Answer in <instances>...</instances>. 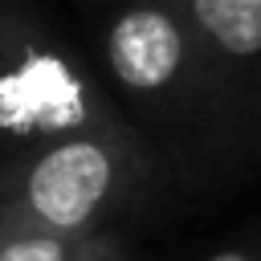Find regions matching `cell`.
Instances as JSON below:
<instances>
[{
	"label": "cell",
	"instance_id": "6da1fadb",
	"mask_svg": "<svg viewBox=\"0 0 261 261\" xmlns=\"http://www.w3.org/2000/svg\"><path fill=\"white\" fill-rule=\"evenodd\" d=\"M102 61L130 110L167 139L188 184L232 179L261 159V135L220 82L184 0H126L102 24Z\"/></svg>",
	"mask_w": 261,
	"mask_h": 261
},
{
	"label": "cell",
	"instance_id": "8992f818",
	"mask_svg": "<svg viewBox=\"0 0 261 261\" xmlns=\"http://www.w3.org/2000/svg\"><path fill=\"white\" fill-rule=\"evenodd\" d=\"M204 261H261V245H253V241H241V245H224V249L208 253Z\"/></svg>",
	"mask_w": 261,
	"mask_h": 261
},
{
	"label": "cell",
	"instance_id": "277c9868",
	"mask_svg": "<svg viewBox=\"0 0 261 261\" xmlns=\"http://www.w3.org/2000/svg\"><path fill=\"white\" fill-rule=\"evenodd\" d=\"M220 82L261 135V0H184Z\"/></svg>",
	"mask_w": 261,
	"mask_h": 261
},
{
	"label": "cell",
	"instance_id": "3957f363",
	"mask_svg": "<svg viewBox=\"0 0 261 261\" xmlns=\"http://www.w3.org/2000/svg\"><path fill=\"white\" fill-rule=\"evenodd\" d=\"M0 49H4L0 126L8 147L4 159L29 155L77 135L139 130L94 82V73L20 0H4Z\"/></svg>",
	"mask_w": 261,
	"mask_h": 261
},
{
	"label": "cell",
	"instance_id": "7a4b0ae2",
	"mask_svg": "<svg viewBox=\"0 0 261 261\" xmlns=\"http://www.w3.org/2000/svg\"><path fill=\"white\" fill-rule=\"evenodd\" d=\"M167 159L143 130L77 135L4 159L0 220L45 232H118L163 192Z\"/></svg>",
	"mask_w": 261,
	"mask_h": 261
},
{
	"label": "cell",
	"instance_id": "5b68a950",
	"mask_svg": "<svg viewBox=\"0 0 261 261\" xmlns=\"http://www.w3.org/2000/svg\"><path fill=\"white\" fill-rule=\"evenodd\" d=\"M0 261H130L122 232H45L0 220Z\"/></svg>",
	"mask_w": 261,
	"mask_h": 261
}]
</instances>
